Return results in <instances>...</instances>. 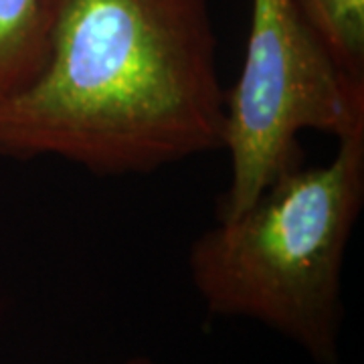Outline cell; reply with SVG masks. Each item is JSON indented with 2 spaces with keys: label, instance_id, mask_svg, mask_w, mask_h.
I'll return each instance as SVG.
<instances>
[{
  "label": "cell",
  "instance_id": "6da1fadb",
  "mask_svg": "<svg viewBox=\"0 0 364 364\" xmlns=\"http://www.w3.org/2000/svg\"><path fill=\"white\" fill-rule=\"evenodd\" d=\"M208 0H47L37 71L0 97V158L146 174L223 150Z\"/></svg>",
  "mask_w": 364,
  "mask_h": 364
},
{
  "label": "cell",
  "instance_id": "7a4b0ae2",
  "mask_svg": "<svg viewBox=\"0 0 364 364\" xmlns=\"http://www.w3.org/2000/svg\"><path fill=\"white\" fill-rule=\"evenodd\" d=\"M364 205V132L334 158L287 170L247 208L219 217L188 253L207 312L267 326L316 364H338L342 269Z\"/></svg>",
  "mask_w": 364,
  "mask_h": 364
},
{
  "label": "cell",
  "instance_id": "3957f363",
  "mask_svg": "<svg viewBox=\"0 0 364 364\" xmlns=\"http://www.w3.org/2000/svg\"><path fill=\"white\" fill-rule=\"evenodd\" d=\"M304 132L336 140L364 132V83L336 63L301 0H251L245 59L225 93L231 182L219 217L241 213L301 164Z\"/></svg>",
  "mask_w": 364,
  "mask_h": 364
},
{
  "label": "cell",
  "instance_id": "277c9868",
  "mask_svg": "<svg viewBox=\"0 0 364 364\" xmlns=\"http://www.w3.org/2000/svg\"><path fill=\"white\" fill-rule=\"evenodd\" d=\"M47 0H0V97L31 77L45 45Z\"/></svg>",
  "mask_w": 364,
  "mask_h": 364
},
{
  "label": "cell",
  "instance_id": "5b68a950",
  "mask_svg": "<svg viewBox=\"0 0 364 364\" xmlns=\"http://www.w3.org/2000/svg\"><path fill=\"white\" fill-rule=\"evenodd\" d=\"M301 4L336 63L364 83V0H301Z\"/></svg>",
  "mask_w": 364,
  "mask_h": 364
},
{
  "label": "cell",
  "instance_id": "8992f818",
  "mask_svg": "<svg viewBox=\"0 0 364 364\" xmlns=\"http://www.w3.org/2000/svg\"><path fill=\"white\" fill-rule=\"evenodd\" d=\"M122 364H156L152 358H146V356H136V358H130V360H126V363Z\"/></svg>",
  "mask_w": 364,
  "mask_h": 364
}]
</instances>
